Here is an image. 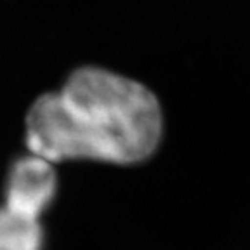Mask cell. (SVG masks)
I'll return each mask as SVG.
<instances>
[{"mask_svg": "<svg viewBox=\"0 0 250 250\" xmlns=\"http://www.w3.org/2000/svg\"><path fill=\"white\" fill-rule=\"evenodd\" d=\"M0 250H42L39 219L0 207Z\"/></svg>", "mask_w": 250, "mask_h": 250, "instance_id": "obj_3", "label": "cell"}, {"mask_svg": "<svg viewBox=\"0 0 250 250\" xmlns=\"http://www.w3.org/2000/svg\"><path fill=\"white\" fill-rule=\"evenodd\" d=\"M56 172L51 162L26 156L14 164L7 181L5 207L26 217L39 219L56 195Z\"/></svg>", "mask_w": 250, "mask_h": 250, "instance_id": "obj_2", "label": "cell"}, {"mask_svg": "<svg viewBox=\"0 0 250 250\" xmlns=\"http://www.w3.org/2000/svg\"><path fill=\"white\" fill-rule=\"evenodd\" d=\"M162 137V109L145 85L101 68H80L59 92L43 94L26 117L31 155L137 164Z\"/></svg>", "mask_w": 250, "mask_h": 250, "instance_id": "obj_1", "label": "cell"}]
</instances>
